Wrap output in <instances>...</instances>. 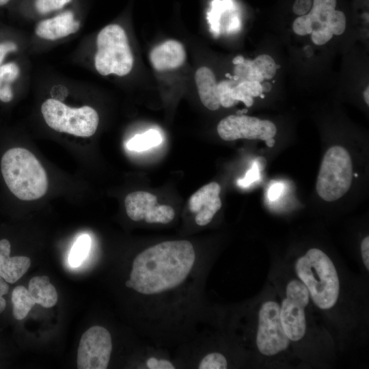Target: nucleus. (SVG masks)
<instances>
[{
    "label": "nucleus",
    "mask_w": 369,
    "mask_h": 369,
    "mask_svg": "<svg viewBox=\"0 0 369 369\" xmlns=\"http://www.w3.org/2000/svg\"><path fill=\"white\" fill-rule=\"evenodd\" d=\"M310 34L312 41L316 45H323L326 44L332 38L333 36V33L327 25L320 29L313 30Z\"/></svg>",
    "instance_id": "30"
},
{
    "label": "nucleus",
    "mask_w": 369,
    "mask_h": 369,
    "mask_svg": "<svg viewBox=\"0 0 369 369\" xmlns=\"http://www.w3.org/2000/svg\"><path fill=\"white\" fill-rule=\"evenodd\" d=\"M353 178V165L348 152L334 146L327 150L317 177L316 189L325 201L338 200L349 190Z\"/></svg>",
    "instance_id": "5"
},
{
    "label": "nucleus",
    "mask_w": 369,
    "mask_h": 369,
    "mask_svg": "<svg viewBox=\"0 0 369 369\" xmlns=\"http://www.w3.org/2000/svg\"><path fill=\"white\" fill-rule=\"evenodd\" d=\"M10 241L0 240V275L6 282L14 284L28 271L31 260L27 256L10 257Z\"/></svg>",
    "instance_id": "16"
},
{
    "label": "nucleus",
    "mask_w": 369,
    "mask_h": 369,
    "mask_svg": "<svg viewBox=\"0 0 369 369\" xmlns=\"http://www.w3.org/2000/svg\"><path fill=\"white\" fill-rule=\"evenodd\" d=\"M295 271L317 308L327 310L335 306L340 295L339 276L333 261L323 251L308 249L297 259Z\"/></svg>",
    "instance_id": "2"
},
{
    "label": "nucleus",
    "mask_w": 369,
    "mask_h": 369,
    "mask_svg": "<svg viewBox=\"0 0 369 369\" xmlns=\"http://www.w3.org/2000/svg\"><path fill=\"white\" fill-rule=\"evenodd\" d=\"M220 191V185L212 182L204 185L191 196L189 200V210L196 213L195 221L198 226L208 224L221 208Z\"/></svg>",
    "instance_id": "12"
},
{
    "label": "nucleus",
    "mask_w": 369,
    "mask_h": 369,
    "mask_svg": "<svg viewBox=\"0 0 369 369\" xmlns=\"http://www.w3.org/2000/svg\"><path fill=\"white\" fill-rule=\"evenodd\" d=\"M245 61V59L243 56H237L234 57L232 60V63L235 65L242 64Z\"/></svg>",
    "instance_id": "40"
},
{
    "label": "nucleus",
    "mask_w": 369,
    "mask_h": 369,
    "mask_svg": "<svg viewBox=\"0 0 369 369\" xmlns=\"http://www.w3.org/2000/svg\"><path fill=\"white\" fill-rule=\"evenodd\" d=\"M112 339L109 331L101 326L89 328L81 336L77 352L79 369H105L111 357Z\"/></svg>",
    "instance_id": "9"
},
{
    "label": "nucleus",
    "mask_w": 369,
    "mask_h": 369,
    "mask_svg": "<svg viewBox=\"0 0 369 369\" xmlns=\"http://www.w3.org/2000/svg\"><path fill=\"white\" fill-rule=\"evenodd\" d=\"M195 252L189 241H164L151 246L134 259L126 287L138 293L160 294L180 286L190 274Z\"/></svg>",
    "instance_id": "1"
},
{
    "label": "nucleus",
    "mask_w": 369,
    "mask_h": 369,
    "mask_svg": "<svg viewBox=\"0 0 369 369\" xmlns=\"http://www.w3.org/2000/svg\"><path fill=\"white\" fill-rule=\"evenodd\" d=\"M13 315L17 320L24 319L36 302L28 290L23 286H16L12 293Z\"/></svg>",
    "instance_id": "19"
},
{
    "label": "nucleus",
    "mask_w": 369,
    "mask_h": 369,
    "mask_svg": "<svg viewBox=\"0 0 369 369\" xmlns=\"http://www.w3.org/2000/svg\"><path fill=\"white\" fill-rule=\"evenodd\" d=\"M284 189V185L281 183L272 184L268 191V197L270 200H277L281 195Z\"/></svg>",
    "instance_id": "37"
},
{
    "label": "nucleus",
    "mask_w": 369,
    "mask_h": 369,
    "mask_svg": "<svg viewBox=\"0 0 369 369\" xmlns=\"http://www.w3.org/2000/svg\"><path fill=\"white\" fill-rule=\"evenodd\" d=\"M256 344L263 355H278L290 346L279 316V304L273 300L263 302L258 310Z\"/></svg>",
    "instance_id": "8"
},
{
    "label": "nucleus",
    "mask_w": 369,
    "mask_h": 369,
    "mask_svg": "<svg viewBox=\"0 0 369 369\" xmlns=\"http://www.w3.org/2000/svg\"><path fill=\"white\" fill-rule=\"evenodd\" d=\"M262 92L261 83L256 81L244 80L231 90L232 98L238 102L242 101L247 107L253 105V97L259 96Z\"/></svg>",
    "instance_id": "20"
},
{
    "label": "nucleus",
    "mask_w": 369,
    "mask_h": 369,
    "mask_svg": "<svg viewBox=\"0 0 369 369\" xmlns=\"http://www.w3.org/2000/svg\"><path fill=\"white\" fill-rule=\"evenodd\" d=\"M195 80L202 104L210 110L219 109L221 105L217 96V83L213 72L208 67H201L195 72Z\"/></svg>",
    "instance_id": "17"
},
{
    "label": "nucleus",
    "mask_w": 369,
    "mask_h": 369,
    "mask_svg": "<svg viewBox=\"0 0 369 369\" xmlns=\"http://www.w3.org/2000/svg\"><path fill=\"white\" fill-rule=\"evenodd\" d=\"M146 366L150 369H174V366L168 360L150 357L146 361Z\"/></svg>",
    "instance_id": "33"
},
{
    "label": "nucleus",
    "mask_w": 369,
    "mask_h": 369,
    "mask_svg": "<svg viewBox=\"0 0 369 369\" xmlns=\"http://www.w3.org/2000/svg\"><path fill=\"white\" fill-rule=\"evenodd\" d=\"M364 99L365 102L368 105H369V87L367 86L364 92Z\"/></svg>",
    "instance_id": "39"
},
{
    "label": "nucleus",
    "mask_w": 369,
    "mask_h": 369,
    "mask_svg": "<svg viewBox=\"0 0 369 369\" xmlns=\"http://www.w3.org/2000/svg\"><path fill=\"white\" fill-rule=\"evenodd\" d=\"M10 0H0V6L7 4Z\"/></svg>",
    "instance_id": "42"
},
{
    "label": "nucleus",
    "mask_w": 369,
    "mask_h": 369,
    "mask_svg": "<svg viewBox=\"0 0 369 369\" xmlns=\"http://www.w3.org/2000/svg\"><path fill=\"white\" fill-rule=\"evenodd\" d=\"M336 0H313L312 6L308 13L313 30L327 26L329 14L336 10Z\"/></svg>",
    "instance_id": "21"
},
{
    "label": "nucleus",
    "mask_w": 369,
    "mask_h": 369,
    "mask_svg": "<svg viewBox=\"0 0 369 369\" xmlns=\"http://www.w3.org/2000/svg\"><path fill=\"white\" fill-rule=\"evenodd\" d=\"M310 301L309 292L299 279H293L288 282L285 297L279 305V316L284 330L290 342L301 340L305 335V309Z\"/></svg>",
    "instance_id": "7"
},
{
    "label": "nucleus",
    "mask_w": 369,
    "mask_h": 369,
    "mask_svg": "<svg viewBox=\"0 0 369 369\" xmlns=\"http://www.w3.org/2000/svg\"><path fill=\"white\" fill-rule=\"evenodd\" d=\"M46 124L52 129L77 137H88L97 129L99 116L90 106L72 108L59 100L49 98L41 107Z\"/></svg>",
    "instance_id": "6"
},
{
    "label": "nucleus",
    "mask_w": 369,
    "mask_h": 369,
    "mask_svg": "<svg viewBox=\"0 0 369 369\" xmlns=\"http://www.w3.org/2000/svg\"><path fill=\"white\" fill-rule=\"evenodd\" d=\"M72 0H36V10L40 14H46L59 10Z\"/></svg>",
    "instance_id": "27"
},
{
    "label": "nucleus",
    "mask_w": 369,
    "mask_h": 369,
    "mask_svg": "<svg viewBox=\"0 0 369 369\" xmlns=\"http://www.w3.org/2000/svg\"><path fill=\"white\" fill-rule=\"evenodd\" d=\"M162 142V137L159 131L150 129L148 131L133 137L126 144L129 150L142 152L159 146Z\"/></svg>",
    "instance_id": "22"
},
{
    "label": "nucleus",
    "mask_w": 369,
    "mask_h": 369,
    "mask_svg": "<svg viewBox=\"0 0 369 369\" xmlns=\"http://www.w3.org/2000/svg\"><path fill=\"white\" fill-rule=\"evenodd\" d=\"M312 6V0H295L292 5V11L298 16H303L310 11Z\"/></svg>",
    "instance_id": "32"
},
{
    "label": "nucleus",
    "mask_w": 369,
    "mask_h": 369,
    "mask_svg": "<svg viewBox=\"0 0 369 369\" xmlns=\"http://www.w3.org/2000/svg\"><path fill=\"white\" fill-rule=\"evenodd\" d=\"M228 368L226 357L220 353H210L206 355L200 361V369H225Z\"/></svg>",
    "instance_id": "24"
},
{
    "label": "nucleus",
    "mask_w": 369,
    "mask_h": 369,
    "mask_svg": "<svg viewBox=\"0 0 369 369\" xmlns=\"http://www.w3.org/2000/svg\"><path fill=\"white\" fill-rule=\"evenodd\" d=\"M185 57L183 46L174 40L154 47L150 54L151 64L158 71L176 69L183 64Z\"/></svg>",
    "instance_id": "14"
},
{
    "label": "nucleus",
    "mask_w": 369,
    "mask_h": 369,
    "mask_svg": "<svg viewBox=\"0 0 369 369\" xmlns=\"http://www.w3.org/2000/svg\"><path fill=\"white\" fill-rule=\"evenodd\" d=\"M79 27L80 23L74 19L73 12L66 11L40 22L36 28V33L42 38L55 40L76 33Z\"/></svg>",
    "instance_id": "13"
},
{
    "label": "nucleus",
    "mask_w": 369,
    "mask_h": 369,
    "mask_svg": "<svg viewBox=\"0 0 369 369\" xmlns=\"http://www.w3.org/2000/svg\"><path fill=\"white\" fill-rule=\"evenodd\" d=\"M231 84L230 81H223L217 85L220 105L226 108L232 107L238 102L232 98L231 90L233 86Z\"/></svg>",
    "instance_id": "26"
},
{
    "label": "nucleus",
    "mask_w": 369,
    "mask_h": 369,
    "mask_svg": "<svg viewBox=\"0 0 369 369\" xmlns=\"http://www.w3.org/2000/svg\"><path fill=\"white\" fill-rule=\"evenodd\" d=\"M217 129L224 141L238 139L266 141L274 137L277 133V128L271 121L244 115H230L223 118Z\"/></svg>",
    "instance_id": "10"
},
{
    "label": "nucleus",
    "mask_w": 369,
    "mask_h": 369,
    "mask_svg": "<svg viewBox=\"0 0 369 369\" xmlns=\"http://www.w3.org/2000/svg\"><path fill=\"white\" fill-rule=\"evenodd\" d=\"M96 44L94 65L101 75L114 74L122 77L131 72L133 56L121 26L113 24L105 27L98 34Z\"/></svg>",
    "instance_id": "4"
},
{
    "label": "nucleus",
    "mask_w": 369,
    "mask_h": 369,
    "mask_svg": "<svg viewBox=\"0 0 369 369\" xmlns=\"http://www.w3.org/2000/svg\"><path fill=\"white\" fill-rule=\"evenodd\" d=\"M327 25L333 35L342 34L346 29V16L343 12L335 10L329 16Z\"/></svg>",
    "instance_id": "25"
},
{
    "label": "nucleus",
    "mask_w": 369,
    "mask_h": 369,
    "mask_svg": "<svg viewBox=\"0 0 369 369\" xmlns=\"http://www.w3.org/2000/svg\"><path fill=\"white\" fill-rule=\"evenodd\" d=\"M126 214L135 221L145 220L149 223H168L175 216L168 205L158 204L157 197L149 192L137 191L126 195L124 200Z\"/></svg>",
    "instance_id": "11"
},
{
    "label": "nucleus",
    "mask_w": 369,
    "mask_h": 369,
    "mask_svg": "<svg viewBox=\"0 0 369 369\" xmlns=\"http://www.w3.org/2000/svg\"><path fill=\"white\" fill-rule=\"evenodd\" d=\"M265 142H266V144L269 147H273L274 144H275V140H274L273 137H272V138H269V139H266L265 141Z\"/></svg>",
    "instance_id": "41"
},
{
    "label": "nucleus",
    "mask_w": 369,
    "mask_h": 369,
    "mask_svg": "<svg viewBox=\"0 0 369 369\" xmlns=\"http://www.w3.org/2000/svg\"><path fill=\"white\" fill-rule=\"evenodd\" d=\"M279 68L272 57L262 54L252 61L245 59L242 64L236 65L234 72L238 78L261 83L264 79H272Z\"/></svg>",
    "instance_id": "15"
},
{
    "label": "nucleus",
    "mask_w": 369,
    "mask_h": 369,
    "mask_svg": "<svg viewBox=\"0 0 369 369\" xmlns=\"http://www.w3.org/2000/svg\"><path fill=\"white\" fill-rule=\"evenodd\" d=\"M13 96L10 83L0 79V100L8 102L12 100Z\"/></svg>",
    "instance_id": "34"
},
{
    "label": "nucleus",
    "mask_w": 369,
    "mask_h": 369,
    "mask_svg": "<svg viewBox=\"0 0 369 369\" xmlns=\"http://www.w3.org/2000/svg\"><path fill=\"white\" fill-rule=\"evenodd\" d=\"M260 98H264V95L263 94H261L260 95Z\"/></svg>",
    "instance_id": "43"
},
{
    "label": "nucleus",
    "mask_w": 369,
    "mask_h": 369,
    "mask_svg": "<svg viewBox=\"0 0 369 369\" xmlns=\"http://www.w3.org/2000/svg\"><path fill=\"white\" fill-rule=\"evenodd\" d=\"M361 258L365 267L369 271V236L364 238L361 243Z\"/></svg>",
    "instance_id": "35"
},
{
    "label": "nucleus",
    "mask_w": 369,
    "mask_h": 369,
    "mask_svg": "<svg viewBox=\"0 0 369 369\" xmlns=\"http://www.w3.org/2000/svg\"><path fill=\"white\" fill-rule=\"evenodd\" d=\"M27 290L36 303L43 308H52L57 302V290L46 275L32 277Z\"/></svg>",
    "instance_id": "18"
},
{
    "label": "nucleus",
    "mask_w": 369,
    "mask_h": 369,
    "mask_svg": "<svg viewBox=\"0 0 369 369\" xmlns=\"http://www.w3.org/2000/svg\"><path fill=\"white\" fill-rule=\"evenodd\" d=\"M294 32L299 36L310 34L313 31L311 20L308 14L299 16L292 23Z\"/></svg>",
    "instance_id": "28"
},
{
    "label": "nucleus",
    "mask_w": 369,
    "mask_h": 369,
    "mask_svg": "<svg viewBox=\"0 0 369 369\" xmlns=\"http://www.w3.org/2000/svg\"><path fill=\"white\" fill-rule=\"evenodd\" d=\"M0 290L2 291L5 295L7 294L9 291V286L8 282L0 275ZM6 306V301L3 297L0 298V314L2 313Z\"/></svg>",
    "instance_id": "38"
},
{
    "label": "nucleus",
    "mask_w": 369,
    "mask_h": 369,
    "mask_svg": "<svg viewBox=\"0 0 369 369\" xmlns=\"http://www.w3.org/2000/svg\"><path fill=\"white\" fill-rule=\"evenodd\" d=\"M19 68L14 63L0 66V79L8 83H12L19 75Z\"/></svg>",
    "instance_id": "29"
},
{
    "label": "nucleus",
    "mask_w": 369,
    "mask_h": 369,
    "mask_svg": "<svg viewBox=\"0 0 369 369\" xmlns=\"http://www.w3.org/2000/svg\"><path fill=\"white\" fill-rule=\"evenodd\" d=\"M91 247V238L87 234L77 238L69 254L68 261L73 267L79 266L87 256Z\"/></svg>",
    "instance_id": "23"
},
{
    "label": "nucleus",
    "mask_w": 369,
    "mask_h": 369,
    "mask_svg": "<svg viewBox=\"0 0 369 369\" xmlns=\"http://www.w3.org/2000/svg\"><path fill=\"white\" fill-rule=\"evenodd\" d=\"M17 49V46L12 42H5L0 43V65L3 62L5 55L12 51H15Z\"/></svg>",
    "instance_id": "36"
},
{
    "label": "nucleus",
    "mask_w": 369,
    "mask_h": 369,
    "mask_svg": "<svg viewBox=\"0 0 369 369\" xmlns=\"http://www.w3.org/2000/svg\"><path fill=\"white\" fill-rule=\"evenodd\" d=\"M260 169L259 162H254L251 169L246 173L245 176L237 181L238 184L245 187L256 181L259 179Z\"/></svg>",
    "instance_id": "31"
},
{
    "label": "nucleus",
    "mask_w": 369,
    "mask_h": 369,
    "mask_svg": "<svg viewBox=\"0 0 369 369\" xmlns=\"http://www.w3.org/2000/svg\"><path fill=\"white\" fill-rule=\"evenodd\" d=\"M1 172L10 191L20 200H38L47 191L45 169L33 154L25 148L8 150L1 159Z\"/></svg>",
    "instance_id": "3"
}]
</instances>
